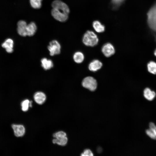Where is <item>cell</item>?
I'll return each instance as SVG.
<instances>
[{
  "label": "cell",
  "instance_id": "cell-4",
  "mask_svg": "<svg viewBox=\"0 0 156 156\" xmlns=\"http://www.w3.org/2000/svg\"><path fill=\"white\" fill-rule=\"evenodd\" d=\"M61 48L60 44L56 40H53L50 42L47 47L50 55L51 56L60 54Z\"/></svg>",
  "mask_w": 156,
  "mask_h": 156
},
{
  "label": "cell",
  "instance_id": "cell-2",
  "mask_svg": "<svg viewBox=\"0 0 156 156\" xmlns=\"http://www.w3.org/2000/svg\"><path fill=\"white\" fill-rule=\"evenodd\" d=\"M51 13L55 19L59 22H63L68 20L69 12L62 9L52 8Z\"/></svg>",
  "mask_w": 156,
  "mask_h": 156
},
{
  "label": "cell",
  "instance_id": "cell-1",
  "mask_svg": "<svg viewBox=\"0 0 156 156\" xmlns=\"http://www.w3.org/2000/svg\"><path fill=\"white\" fill-rule=\"evenodd\" d=\"M97 35L92 31H87L82 38L83 43L87 46L94 47L99 42Z\"/></svg>",
  "mask_w": 156,
  "mask_h": 156
},
{
  "label": "cell",
  "instance_id": "cell-7",
  "mask_svg": "<svg viewBox=\"0 0 156 156\" xmlns=\"http://www.w3.org/2000/svg\"><path fill=\"white\" fill-rule=\"evenodd\" d=\"M27 24L24 20L19 21L17 24V31L18 34L21 36L25 37L27 36L26 29Z\"/></svg>",
  "mask_w": 156,
  "mask_h": 156
},
{
  "label": "cell",
  "instance_id": "cell-17",
  "mask_svg": "<svg viewBox=\"0 0 156 156\" xmlns=\"http://www.w3.org/2000/svg\"><path fill=\"white\" fill-rule=\"evenodd\" d=\"M73 58L75 62L78 64L81 63L83 61L84 56L82 53L77 51L74 53Z\"/></svg>",
  "mask_w": 156,
  "mask_h": 156
},
{
  "label": "cell",
  "instance_id": "cell-5",
  "mask_svg": "<svg viewBox=\"0 0 156 156\" xmlns=\"http://www.w3.org/2000/svg\"><path fill=\"white\" fill-rule=\"evenodd\" d=\"M148 18L150 27L156 32V4L148 12Z\"/></svg>",
  "mask_w": 156,
  "mask_h": 156
},
{
  "label": "cell",
  "instance_id": "cell-14",
  "mask_svg": "<svg viewBox=\"0 0 156 156\" xmlns=\"http://www.w3.org/2000/svg\"><path fill=\"white\" fill-rule=\"evenodd\" d=\"M40 62L42 67L45 70H49L53 67V63L51 60L44 57L41 59Z\"/></svg>",
  "mask_w": 156,
  "mask_h": 156
},
{
  "label": "cell",
  "instance_id": "cell-26",
  "mask_svg": "<svg viewBox=\"0 0 156 156\" xmlns=\"http://www.w3.org/2000/svg\"><path fill=\"white\" fill-rule=\"evenodd\" d=\"M153 54L156 57V48L154 50L153 52Z\"/></svg>",
  "mask_w": 156,
  "mask_h": 156
},
{
  "label": "cell",
  "instance_id": "cell-9",
  "mask_svg": "<svg viewBox=\"0 0 156 156\" xmlns=\"http://www.w3.org/2000/svg\"><path fill=\"white\" fill-rule=\"evenodd\" d=\"M15 135L17 137L23 136L25 133V129L24 126L20 125H12Z\"/></svg>",
  "mask_w": 156,
  "mask_h": 156
},
{
  "label": "cell",
  "instance_id": "cell-24",
  "mask_svg": "<svg viewBox=\"0 0 156 156\" xmlns=\"http://www.w3.org/2000/svg\"><path fill=\"white\" fill-rule=\"evenodd\" d=\"M81 156H92L93 154L92 151L89 149H85L81 155Z\"/></svg>",
  "mask_w": 156,
  "mask_h": 156
},
{
  "label": "cell",
  "instance_id": "cell-11",
  "mask_svg": "<svg viewBox=\"0 0 156 156\" xmlns=\"http://www.w3.org/2000/svg\"><path fill=\"white\" fill-rule=\"evenodd\" d=\"M13 40L11 38H9L6 39L2 44V47L5 48L6 51L9 53H12L13 51L14 46Z\"/></svg>",
  "mask_w": 156,
  "mask_h": 156
},
{
  "label": "cell",
  "instance_id": "cell-16",
  "mask_svg": "<svg viewBox=\"0 0 156 156\" xmlns=\"http://www.w3.org/2000/svg\"><path fill=\"white\" fill-rule=\"evenodd\" d=\"M92 26L95 30L98 33H102L105 31V26L98 21H94Z\"/></svg>",
  "mask_w": 156,
  "mask_h": 156
},
{
  "label": "cell",
  "instance_id": "cell-23",
  "mask_svg": "<svg viewBox=\"0 0 156 156\" xmlns=\"http://www.w3.org/2000/svg\"><path fill=\"white\" fill-rule=\"evenodd\" d=\"M146 134L152 139L156 140V135L150 129H147L146 131Z\"/></svg>",
  "mask_w": 156,
  "mask_h": 156
},
{
  "label": "cell",
  "instance_id": "cell-18",
  "mask_svg": "<svg viewBox=\"0 0 156 156\" xmlns=\"http://www.w3.org/2000/svg\"><path fill=\"white\" fill-rule=\"evenodd\" d=\"M68 138L66 136L55 138L53 140L52 142L53 144H56L59 145L64 146L67 143Z\"/></svg>",
  "mask_w": 156,
  "mask_h": 156
},
{
  "label": "cell",
  "instance_id": "cell-8",
  "mask_svg": "<svg viewBox=\"0 0 156 156\" xmlns=\"http://www.w3.org/2000/svg\"><path fill=\"white\" fill-rule=\"evenodd\" d=\"M144 97L149 101L153 100L156 96V93L148 87L144 88L143 91Z\"/></svg>",
  "mask_w": 156,
  "mask_h": 156
},
{
  "label": "cell",
  "instance_id": "cell-15",
  "mask_svg": "<svg viewBox=\"0 0 156 156\" xmlns=\"http://www.w3.org/2000/svg\"><path fill=\"white\" fill-rule=\"evenodd\" d=\"M147 69L150 73L156 74V62L153 60L149 61L146 64Z\"/></svg>",
  "mask_w": 156,
  "mask_h": 156
},
{
  "label": "cell",
  "instance_id": "cell-21",
  "mask_svg": "<svg viewBox=\"0 0 156 156\" xmlns=\"http://www.w3.org/2000/svg\"><path fill=\"white\" fill-rule=\"evenodd\" d=\"M30 101L28 99H25L21 103L22 110L25 112L27 111L29 107Z\"/></svg>",
  "mask_w": 156,
  "mask_h": 156
},
{
  "label": "cell",
  "instance_id": "cell-19",
  "mask_svg": "<svg viewBox=\"0 0 156 156\" xmlns=\"http://www.w3.org/2000/svg\"><path fill=\"white\" fill-rule=\"evenodd\" d=\"M42 0H29L31 7L35 9L40 8L42 5Z\"/></svg>",
  "mask_w": 156,
  "mask_h": 156
},
{
  "label": "cell",
  "instance_id": "cell-22",
  "mask_svg": "<svg viewBox=\"0 0 156 156\" xmlns=\"http://www.w3.org/2000/svg\"><path fill=\"white\" fill-rule=\"evenodd\" d=\"M53 136L55 138H58L66 136V134L64 131H59L54 133Z\"/></svg>",
  "mask_w": 156,
  "mask_h": 156
},
{
  "label": "cell",
  "instance_id": "cell-25",
  "mask_svg": "<svg viewBox=\"0 0 156 156\" xmlns=\"http://www.w3.org/2000/svg\"><path fill=\"white\" fill-rule=\"evenodd\" d=\"M149 127L156 135V126L154 123L151 122L149 124Z\"/></svg>",
  "mask_w": 156,
  "mask_h": 156
},
{
  "label": "cell",
  "instance_id": "cell-20",
  "mask_svg": "<svg viewBox=\"0 0 156 156\" xmlns=\"http://www.w3.org/2000/svg\"><path fill=\"white\" fill-rule=\"evenodd\" d=\"M125 0H111L112 8L113 9H117Z\"/></svg>",
  "mask_w": 156,
  "mask_h": 156
},
{
  "label": "cell",
  "instance_id": "cell-10",
  "mask_svg": "<svg viewBox=\"0 0 156 156\" xmlns=\"http://www.w3.org/2000/svg\"><path fill=\"white\" fill-rule=\"evenodd\" d=\"M34 98L36 103L38 104L41 105L45 101L46 96L44 92L41 91H38L34 94Z\"/></svg>",
  "mask_w": 156,
  "mask_h": 156
},
{
  "label": "cell",
  "instance_id": "cell-13",
  "mask_svg": "<svg viewBox=\"0 0 156 156\" xmlns=\"http://www.w3.org/2000/svg\"><path fill=\"white\" fill-rule=\"evenodd\" d=\"M37 30V26L36 24L32 22L27 24L26 29L27 36H34Z\"/></svg>",
  "mask_w": 156,
  "mask_h": 156
},
{
  "label": "cell",
  "instance_id": "cell-6",
  "mask_svg": "<svg viewBox=\"0 0 156 156\" xmlns=\"http://www.w3.org/2000/svg\"><path fill=\"white\" fill-rule=\"evenodd\" d=\"M101 51L104 55L109 57L114 54L115 49L113 45L110 43L105 44L102 47Z\"/></svg>",
  "mask_w": 156,
  "mask_h": 156
},
{
  "label": "cell",
  "instance_id": "cell-3",
  "mask_svg": "<svg viewBox=\"0 0 156 156\" xmlns=\"http://www.w3.org/2000/svg\"><path fill=\"white\" fill-rule=\"evenodd\" d=\"M81 84L83 87L91 91L95 90L97 85L96 79L91 76H88L85 77L83 80Z\"/></svg>",
  "mask_w": 156,
  "mask_h": 156
},
{
  "label": "cell",
  "instance_id": "cell-12",
  "mask_svg": "<svg viewBox=\"0 0 156 156\" xmlns=\"http://www.w3.org/2000/svg\"><path fill=\"white\" fill-rule=\"evenodd\" d=\"M102 66V63L98 60H94L89 64V70L92 72H96L101 68Z\"/></svg>",
  "mask_w": 156,
  "mask_h": 156
}]
</instances>
